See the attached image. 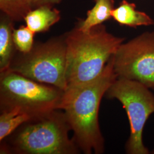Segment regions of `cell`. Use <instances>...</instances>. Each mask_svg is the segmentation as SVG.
Here are the masks:
<instances>
[{
	"label": "cell",
	"mask_w": 154,
	"mask_h": 154,
	"mask_svg": "<svg viewBox=\"0 0 154 154\" xmlns=\"http://www.w3.org/2000/svg\"><path fill=\"white\" fill-rule=\"evenodd\" d=\"M116 78L112 56L99 77L89 82L69 86L64 90L59 110L63 111L74 133L72 139L84 154L104 152L99 107L103 97Z\"/></svg>",
	"instance_id": "obj_1"
},
{
	"label": "cell",
	"mask_w": 154,
	"mask_h": 154,
	"mask_svg": "<svg viewBox=\"0 0 154 154\" xmlns=\"http://www.w3.org/2000/svg\"><path fill=\"white\" fill-rule=\"evenodd\" d=\"M65 35L67 86L89 82L99 77L125 40L109 32L103 24L86 32L76 26Z\"/></svg>",
	"instance_id": "obj_2"
},
{
	"label": "cell",
	"mask_w": 154,
	"mask_h": 154,
	"mask_svg": "<svg viewBox=\"0 0 154 154\" xmlns=\"http://www.w3.org/2000/svg\"><path fill=\"white\" fill-rule=\"evenodd\" d=\"M50 111L32 116L1 142V154H76L63 112Z\"/></svg>",
	"instance_id": "obj_3"
},
{
	"label": "cell",
	"mask_w": 154,
	"mask_h": 154,
	"mask_svg": "<svg viewBox=\"0 0 154 154\" xmlns=\"http://www.w3.org/2000/svg\"><path fill=\"white\" fill-rule=\"evenodd\" d=\"M63 92L15 72H0L1 111L18 109L34 116L59 110Z\"/></svg>",
	"instance_id": "obj_4"
},
{
	"label": "cell",
	"mask_w": 154,
	"mask_h": 154,
	"mask_svg": "<svg viewBox=\"0 0 154 154\" xmlns=\"http://www.w3.org/2000/svg\"><path fill=\"white\" fill-rule=\"evenodd\" d=\"M7 70L65 90L67 87L65 35L34 44L27 53L17 51Z\"/></svg>",
	"instance_id": "obj_5"
},
{
	"label": "cell",
	"mask_w": 154,
	"mask_h": 154,
	"mask_svg": "<svg viewBox=\"0 0 154 154\" xmlns=\"http://www.w3.org/2000/svg\"><path fill=\"white\" fill-rule=\"evenodd\" d=\"M151 90L137 81L117 78L105 94L108 98L119 101L126 111L130 126L127 154L149 153L143 142V134L149 117L154 114V94Z\"/></svg>",
	"instance_id": "obj_6"
},
{
	"label": "cell",
	"mask_w": 154,
	"mask_h": 154,
	"mask_svg": "<svg viewBox=\"0 0 154 154\" xmlns=\"http://www.w3.org/2000/svg\"><path fill=\"white\" fill-rule=\"evenodd\" d=\"M112 59L117 78L135 81L154 90V30L123 42Z\"/></svg>",
	"instance_id": "obj_7"
},
{
	"label": "cell",
	"mask_w": 154,
	"mask_h": 154,
	"mask_svg": "<svg viewBox=\"0 0 154 154\" xmlns=\"http://www.w3.org/2000/svg\"><path fill=\"white\" fill-rule=\"evenodd\" d=\"M111 17L120 25L130 28L154 25V20L151 17L145 12L137 10L136 5L127 0H123L112 11Z\"/></svg>",
	"instance_id": "obj_8"
},
{
	"label": "cell",
	"mask_w": 154,
	"mask_h": 154,
	"mask_svg": "<svg viewBox=\"0 0 154 154\" xmlns=\"http://www.w3.org/2000/svg\"><path fill=\"white\" fill-rule=\"evenodd\" d=\"M61 13L54 7L44 6L30 11L24 21L35 33H45L61 20Z\"/></svg>",
	"instance_id": "obj_9"
},
{
	"label": "cell",
	"mask_w": 154,
	"mask_h": 154,
	"mask_svg": "<svg viewBox=\"0 0 154 154\" xmlns=\"http://www.w3.org/2000/svg\"><path fill=\"white\" fill-rule=\"evenodd\" d=\"M14 22L2 13L0 19V72L6 70L16 54L13 33Z\"/></svg>",
	"instance_id": "obj_10"
},
{
	"label": "cell",
	"mask_w": 154,
	"mask_h": 154,
	"mask_svg": "<svg viewBox=\"0 0 154 154\" xmlns=\"http://www.w3.org/2000/svg\"><path fill=\"white\" fill-rule=\"evenodd\" d=\"M94 6L87 12L86 18L79 21L76 25L84 32L112 18L111 11L115 8L114 0H94Z\"/></svg>",
	"instance_id": "obj_11"
},
{
	"label": "cell",
	"mask_w": 154,
	"mask_h": 154,
	"mask_svg": "<svg viewBox=\"0 0 154 154\" xmlns=\"http://www.w3.org/2000/svg\"><path fill=\"white\" fill-rule=\"evenodd\" d=\"M33 116L18 109L1 111L0 116V141L9 136L22 123Z\"/></svg>",
	"instance_id": "obj_12"
},
{
	"label": "cell",
	"mask_w": 154,
	"mask_h": 154,
	"mask_svg": "<svg viewBox=\"0 0 154 154\" xmlns=\"http://www.w3.org/2000/svg\"><path fill=\"white\" fill-rule=\"evenodd\" d=\"M0 10L13 22H18L32 9L26 0H0Z\"/></svg>",
	"instance_id": "obj_13"
},
{
	"label": "cell",
	"mask_w": 154,
	"mask_h": 154,
	"mask_svg": "<svg viewBox=\"0 0 154 154\" xmlns=\"http://www.w3.org/2000/svg\"><path fill=\"white\" fill-rule=\"evenodd\" d=\"M35 33L26 26L14 29L13 37L17 50L22 53H29L33 49Z\"/></svg>",
	"instance_id": "obj_14"
},
{
	"label": "cell",
	"mask_w": 154,
	"mask_h": 154,
	"mask_svg": "<svg viewBox=\"0 0 154 154\" xmlns=\"http://www.w3.org/2000/svg\"><path fill=\"white\" fill-rule=\"evenodd\" d=\"M62 1L63 0H26L32 10L44 6L54 7L56 5L60 4Z\"/></svg>",
	"instance_id": "obj_15"
},
{
	"label": "cell",
	"mask_w": 154,
	"mask_h": 154,
	"mask_svg": "<svg viewBox=\"0 0 154 154\" xmlns=\"http://www.w3.org/2000/svg\"><path fill=\"white\" fill-rule=\"evenodd\" d=\"M153 152H154V151H153Z\"/></svg>",
	"instance_id": "obj_16"
}]
</instances>
